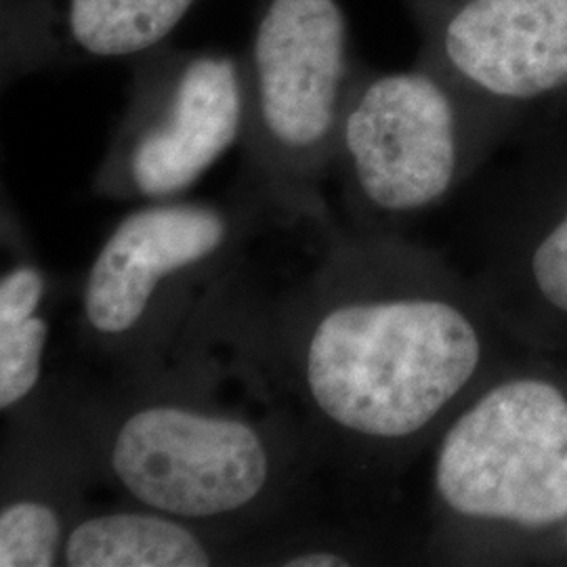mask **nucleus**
<instances>
[{
  "mask_svg": "<svg viewBox=\"0 0 567 567\" xmlns=\"http://www.w3.org/2000/svg\"><path fill=\"white\" fill-rule=\"evenodd\" d=\"M243 322L311 454L355 471L440 435L486 364L484 322L442 267L330 219L311 271Z\"/></svg>",
  "mask_w": 567,
  "mask_h": 567,
  "instance_id": "obj_1",
  "label": "nucleus"
},
{
  "mask_svg": "<svg viewBox=\"0 0 567 567\" xmlns=\"http://www.w3.org/2000/svg\"><path fill=\"white\" fill-rule=\"evenodd\" d=\"M97 477L124 501L238 543L286 507L313 456L286 416L217 402L198 370L65 393Z\"/></svg>",
  "mask_w": 567,
  "mask_h": 567,
  "instance_id": "obj_2",
  "label": "nucleus"
},
{
  "mask_svg": "<svg viewBox=\"0 0 567 567\" xmlns=\"http://www.w3.org/2000/svg\"><path fill=\"white\" fill-rule=\"evenodd\" d=\"M282 208L250 187L229 203L156 200L124 215L81 286V337L124 379L192 351L236 288L246 248Z\"/></svg>",
  "mask_w": 567,
  "mask_h": 567,
  "instance_id": "obj_3",
  "label": "nucleus"
},
{
  "mask_svg": "<svg viewBox=\"0 0 567 567\" xmlns=\"http://www.w3.org/2000/svg\"><path fill=\"white\" fill-rule=\"evenodd\" d=\"M243 65L246 187L290 213L322 208L360 72L343 0H259Z\"/></svg>",
  "mask_w": 567,
  "mask_h": 567,
  "instance_id": "obj_4",
  "label": "nucleus"
},
{
  "mask_svg": "<svg viewBox=\"0 0 567 567\" xmlns=\"http://www.w3.org/2000/svg\"><path fill=\"white\" fill-rule=\"evenodd\" d=\"M442 532L567 526V393L511 377L473 393L442 429L433 463Z\"/></svg>",
  "mask_w": 567,
  "mask_h": 567,
  "instance_id": "obj_5",
  "label": "nucleus"
},
{
  "mask_svg": "<svg viewBox=\"0 0 567 567\" xmlns=\"http://www.w3.org/2000/svg\"><path fill=\"white\" fill-rule=\"evenodd\" d=\"M480 105L425 60L358 72L344 105L332 175L362 231L419 215L463 182Z\"/></svg>",
  "mask_w": 567,
  "mask_h": 567,
  "instance_id": "obj_6",
  "label": "nucleus"
},
{
  "mask_svg": "<svg viewBox=\"0 0 567 567\" xmlns=\"http://www.w3.org/2000/svg\"><path fill=\"white\" fill-rule=\"evenodd\" d=\"M246 128L243 55L168 42L133 60L121 122L93 192L110 200H168L200 182Z\"/></svg>",
  "mask_w": 567,
  "mask_h": 567,
  "instance_id": "obj_7",
  "label": "nucleus"
},
{
  "mask_svg": "<svg viewBox=\"0 0 567 567\" xmlns=\"http://www.w3.org/2000/svg\"><path fill=\"white\" fill-rule=\"evenodd\" d=\"M421 60L480 107L567 89V0H404Z\"/></svg>",
  "mask_w": 567,
  "mask_h": 567,
  "instance_id": "obj_8",
  "label": "nucleus"
},
{
  "mask_svg": "<svg viewBox=\"0 0 567 567\" xmlns=\"http://www.w3.org/2000/svg\"><path fill=\"white\" fill-rule=\"evenodd\" d=\"M97 477L65 393L9 419L2 446L0 567L61 566L65 538Z\"/></svg>",
  "mask_w": 567,
  "mask_h": 567,
  "instance_id": "obj_9",
  "label": "nucleus"
},
{
  "mask_svg": "<svg viewBox=\"0 0 567 567\" xmlns=\"http://www.w3.org/2000/svg\"><path fill=\"white\" fill-rule=\"evenodd\" d=\"M200 0H0L2 86L163 47Z\"/></svg>",
  "mask_w": 567,
  "mask_h": 567,
  "instance_id": "obj_10",
  "label": "nucleus"
},
{
  "mask_svg": "<svg viewBox=\"0 0 567 567\" xmlns=\"http://www.w3.org/2000/svg\"><path fill=\"white\" fill-rule=\"evenodd\" d=\"M234 545L217 532L124 501L122 507L82 513L65 538L61 566H221L236 557Z\"/></svg>",
  "mask_w": 567,
  "mask_h": 567,
  "instance_id": "obj_11",
  "label": "nucleus"
},
{
  "mask_svg": "<svg viewBox=\"0 0 567 567\" xmlns=\"http://www.w3.org/2000/svg\"><path fill=\"white\" fill-rule=\"evenodd\" d=\"M49 276L32 257H20L0 276V410L16 419L44 395L51 334Z\"/></svg>",
  "mask_w": 567,
  "mask_h": 567,
  "instance_id": "obj_12",
  "label": "nucleus"
},
{
  "mask_svg": "<svg viewBox=\"0 0 567 567\" xmlns=\"http://www.w3.org/2000/svg\"><path fill=\"white\" fill-rule=\"evenodd\" d=\"M527 269L540 301L567 318V208L534 244Z\"/></svg>",
  "mask_w": 567,
  "mask_h": 567,
  "instance_id": "obj_13",
  "label": "nucleus"
},
{
  "mask_svg": "<svg viewBox=\"0 0 567 567\" xmlns=\"http://www.w3.org/2000/svg\"><path fill=\"white\" fill-rule=\"evenodd\" d=\"M257 564L284 567H343L362 564L360 553L351 543H341L330 534L295 536L278 545H269L264 553H252Z\"/></svg>",
  "mask_w": 567,
  "mask_h": 567,
  "instance_id": "obj_14",
  "label": "nucleus"
},
{
  "mask_svg": "<svg viewBox=\"0 0 567 567\" xmlns=\"http://www.w3.org/2000/svg\"><path fill=\"white\" fill-rule=\"evenodd\" d=\"M564 529V540H566V547H567V526L561 527Z\"/></svg>",
  "mask_w": 567,
  "mask_h": 567,
  "instance_id": "obj_15",
  "label": "nucleus"
}]
</instances>
